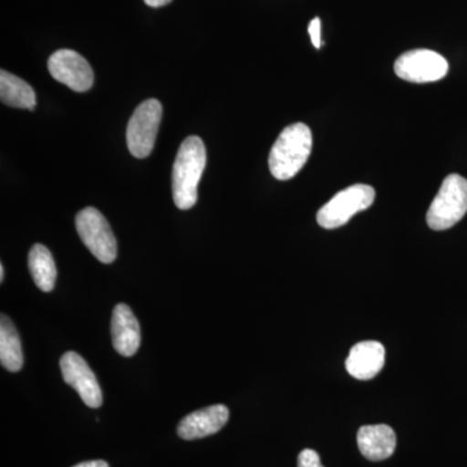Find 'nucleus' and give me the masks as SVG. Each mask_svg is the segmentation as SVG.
<instances>
[{"label":"nucleus","instance_id":"nucleus-1","mask_svg":"<svg viewBox=\"0 0 467 467\" xmlns=\"http://www.w3.org/2000/svg\"><path fill=\"white\" fill-rule=\"evenodd\" d=\"M207 164V150L199 137H189L181 144L173 167V199L177 208L187 211L198 202V186Z\"/></svg>","mask_w":467,"mask_h":467},{"label":"nucleus","instance_id":"nucleus-2","mask_svg":"<svg viewBox=\"0 0 467 467\" xmlns=\"http://www.w3.org/2000/svg\"><path fill=\"white\" fill-rule=\"evenodd\" d=\"M312 131L303 122L287 126L273 144L269 169L279 181L294 178L308 161L312 152Z\"/></svg>","mask_w":467,"mask_h":467},{"label":"nucleus","instance_id":"nucleus-3","mask_svg":"<svg viewBox=\"0 0 467 467\" xmlns=\"http://www.w3.org/2000/svg\"><path fill=\"white\" fill-rule=\"evenodd\" d=\"M467 213V180L460 174H450L442 181L441 190L427 212V225L441 232L459 223Z\"/></svg>","mask_w":467,"mask_h":467},{"label":"nucleus","instance_id":"nucleus-4","mask_svg":"<svg viewBox=\"0 0 467 467\" xmlns=\"http://www.w3.org/2000/svg\"><path fill=\"white\" fill-rule=\"evenodd\" d=\"M376 201V190L368 184H353L337 192L327 204L319 209L317 223L324 229H337L358 212L367 211Z\"/></svg>","mask_w":467,"mask_h":467},{"label":"nucleus","instance_id":"nucleus-5","mask_svg":"<svg viewBox=\"0 0 467 467\" xmlns=\"http://www.w3.org/2000/svg\"><path fill=\"white\" fill-rule=\"evenodd\" d=\"M76 227L86 247L100 263L112 264L116 260L115 234L110 229L109 221L98 209L92 207L82 209L77 214Z\"/></svg>","mask_w":467,"mask_h":467},{"label":"nucleus","instance_id":"nucleus-6","mask_svg":"<svg viewBox=\"0 0 467 467\" xmlns=\"http://www.w3.org/2000/svg\"><path fill=\"white\" fill-rule=\"evenodd\" d=\"M161 117V103L156 99L143 101L134 110L126 130L128 149L134 158L144 159L150 155L158 137Z\"/></svg>","mask_w":467,"mask_h":467},{"label":"nucleus","instance_id":"nucleus-7","mask_svg":"<svg viewBox=\"0 0 467 467\" xmlns=\"http://www.w3.org/2000/svg\"><path fill=\"white\" fill-rule=\"evenodd\" d=\"M396 76L414 84H427L447 76L448 61L438 52L431 50H411L402 54L395 63Z\"/></svg>","mask_w":467,"mask_h":467},{"label":"nucleus","instance_id":"nucleus-8","mask_svg":"<svg viewBox=\"0 0 467 467\" xmlns=\"http://www.w3.org/2000/svg\"><path fill=\"white\" fill-rule=\"evenodd\" d=\"M48 70L60 84L70 90L85 92L94 84V72L88 61L73 50H58L48 58Z\"/></svg>","mask_w":467,"mask_h":467},{"label":"nucleus","instance_id":"nucleus-9","mask_svg":"<svg viewBox=\"0 0 467 467\" xmlns=\"http://www.w3.org/2000/svg\"><path fill=\"white\" fill-rule=\"evenodd\" d=\"M61 374L67 384L76 389L88 407L100 408L103 395L94 371L78 353H64L60 359Z\"/></svg>","mask_w":467,"mask_h":467},{"label":"nucleus","instance_id":"nucleus-10","mask_svg":"<svg viewBox=\"0 0 467 467\" xmlns=\"http://www.w3.org/2000/svg\"><path fill=\"white\" fill-rule=\"evenodd\" d=\"M229 409L223 404L211 405L193 411L181 420L178 435L183 441H196L216 434L229 420Z\"/></svg>","mask_w":467,"mask_h":467},{"label":"nucleus","instance_id":"nucleus-11","mask_svg":"<svg viewBox=\"0 0 467 467\" xmlns=\"http://www.w3.org/2000/svg\"><path fill=\"white\" fill-rule=\"evenodd\" d=\"M113 347L124 358H131L140 347V326L133 310L126 304H119L113 309L110 324Z\"/></svg>","mask_w":467,"mask_h":467},{"label":"nucleus","instance_id":"nucleus-12","mask_svg":"<svg viewBox=\"0 0 467 467\" xmlns=\"http://www.w3.org/2000/svg\"><path fill=\"white\" fill-rule=\"evenodd\" d=\"M386 359V349L379 342L368 340L356 344L346 361L349 376L358 380H370L380 373Z\"/></svg>","mask_w":467,"mask_h":467},{"label":"nucleus","instance_id":"nucleus-13","mask_svg":"<svg viewBox=\"0 0 467 467\" xmlns=\"http://www.w3.org/2000/svg\"><path fill=\"white\" fill-rule=\"evenodd\" d=\"M358 445L365 459L387 460L395 451L396 434L387 425L362 426L358 432Z\"/></svg>","mask_w":467,"mask_h":467},{"label":"nucleus","instance_id":"nucleus-14","mask_svg":"<svg viewBox=\"0 0 467 467\" xmlns=\"http://www.w3.org/2000/svg\"><path fill=\"white\" fill-rule=\"evenodd\" d=\"M0 99L3 104L14 109L33 110L36 106V92L32 86L7 70L0 73Z\"/></svg>","mask_w":467,"mask_h":467},{"label":"nucleus","instance_id":"nucleus-15","mask_svg":"<svg viewBox=\"0 0 467 467\" xmlns=\"http://www.w3.org/2000/svg\"><path fill=\"white\" fill-rule=\"evenodd\" d=\"M0 362L12 373L20 371L24 365L23 346L17 328L5 315L0 317Z\"/></svg>","mask_w":467,"mask_h":467},{"label":"nucleus","instance_id":"nucleus-16","mask_svg":"<svg viewBox=\"0 0 467 467\" xmlns=\"http://www.w3.org/2000/svg\"><path fill=\"white\" fill-rule=\"evenodd\" d=\"M29 270L34 284L43 292H51L57 284V269L50 250L43 244H34L29 252Z\"/></svg>","mask_w":467,"mask_h":467},{"label":"nucleus","instance_id":"nucleus-17","mask_svg":"<svg viewBox=\"0 0 467 467\" xmlns=\"http://www.w3.org/2000/svg\"><path fill=\"white\" fill-rule=\"evenodd\" d=\"M297 467H324L317 451L313 450L301 451L297 459Z\"/></svg>","mask_w":467,"mask_h":467},{"label":"nucleus","instance_id":"nucleus-18","mask_svg":"<svg viewBox=\"0 0 467 467\" xmlns=\"http://www.w3.org/2000/svg\"><path fill=\"white\" fill-rule=\"evenodd\" d=\"M308 32L310 39H312L313 46H315L316 48H321V20H319L318 17L313 18V20L310 21Z\"/></svg>","mask_w":467,"mask_h":467},{"label":"nucleus","instance_id":"nucleus-19","mask_svg":"<svg viewBox=\"0 0 467 467\" xmlns=\"http://www.w3.org/2000/svg\"><path fill=\"white\" fill-rule=\"evenodd\" d=\"M73 467H109V463L103 460L86 461V462L78 463Z\"/></svg>","mask_w":467,"mask_h":467},{"label":"nucleus","instance_id":"nucleus-20","mask_svg":"<svg viewBox=\"0 0 467 467\" xmlns=\"http://www.w3.org/2000/svg\"><path fill=\"white\" fill-rule=\"evenodd\" d=\"M171 2V0H144L147 5L153 8L164 7V5H169Z\"/></svg>","mask_w":467,"mask_h":467},{"label":"nucleus","instance_id":"nucleus-21","mask_svg":"<svg viewBox=\"0 0 467 467\" xmlns=\"http://www.w3.org/2000/svg\"><path fill=\"white\" fill-rule=\"evenodd\" d=\"M5 266L0 265V282L5 281Z\"/></svg>","mask_w":467,"mask_h":467}]
</instances>
